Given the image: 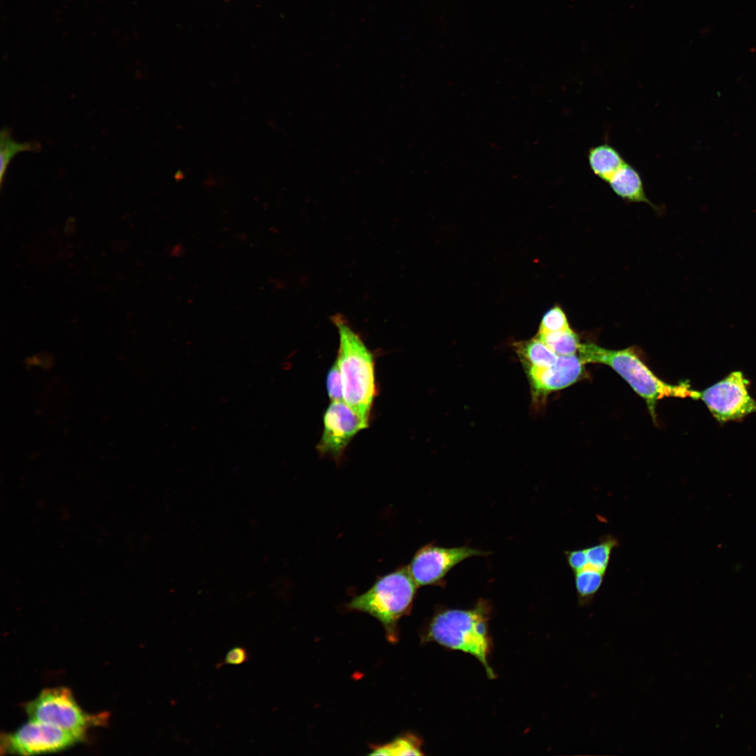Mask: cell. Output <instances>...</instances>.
Masks as SVG:
<instances>
[{"instance_id": "obj_1", "label": "cell", "mask_w": 756, "mask_h": 756, "mask_svg": "<svg viewBox=\"0 0 756 756\" xmlns=\"http://www.w3.org/2000/svg\"><path fill=\"white\" fill-rule=\"evenodd\" d=\"M339 335L338 362L344 402L369 425L376 396L374 358L360 336L341 314L331 317Z\"/></svg>"}, {"instance_id": "obj_20", "label": "cell", "mask_w": 756, "mask_h": 756, "mask_svg": "<svg viewBox=\"0 0 756 756\" xmlns=\"http://www.w3.org/2000/svg\"><path fill=\"white\" fill-rule=\"evenodd\" d=\"M326 388L331 402L344 401L341 374L337 359L327 373Z\"/></svg>"}, {"instance_id": "obj_13", "label": "cell", "mask_w": 756, "mask_h": 756, "mask_svg": "<svg viewBox=\"0 0 756 756\" xmlns=\"http://www.w3.org/2000/svg\"><path fill=\"white\" fill-rule=\"evenodd\" d=\"M517 353L527 369L531 367H550L558 360L559 356L537 337L515 344Z\"/></svg>"}, {"instance_id": "obj_2", "label": "cell", "mask_w": 756, "mask_h": 756, "mask_svg": "<svg viewBox=\"0 0 756 756\" xmlns=\"http://www.w3.org/2000/svg\"><path fill=\"white\" fill-rule=\"evenodd\" d=\"M490 610L489 602L480 599L470 610L441 611L431 620L424 640L473 655L482 664L488 676L493 678L494 672L488 663L491 646L488 632Z\"/></svg>"}, {"instance_id": "obj_7", "label": "cell", "mask_w": 756, "mask_h": 756, "mask_svg": "<svg viewBox=\"0 0 756 756\" xmlns=\"http://www.w3.org/2000/svg\"><path fill=\"white\" fill-rule=\"evenodd\" d=\"M83 737L49 724L29 720L15 732L1 738V750L20 755L59 751Z\"/></svg>"}, {"instance_id": "obj_4", "label": "cell", "mask_w": 756, "mask_h": 756, "mask_svg": "<svg viewBox=\"0 0 756 756\" xmlns=\"http://www.w3.org/2000/svg\"><path fill=\"white\" fill-rule=\"evenodd\" d=\"M418 587L407 566H400L379 578L368 591L354 597L347 607L377 619L384 627L387 640L396 643L398 621L410 613Z\"/></svg>"}, {"instance_id": "obj_5", "label": "cell", "mask_w": 756, "mask_h": 756, "mask_svg": "<svg viewBox=\"0 0 756 756\" xmlns=\"http://www.w3.org/2000/svg\"><path fill=\"white\" fill-rule=\"evenodd\" d=\"M29 720L49 724L83 737L85 729L101 717L85 713L64 687L43 690L25 708Z\"/></svg>"}, {"instance_id": "obj_14", "label": "cell", "mask_w": 756, "mask_h": 756, "mask_svg": "<svg viewBox=\"0 0 756 756\" xmlns=\"http://www.w3.org/2000/svg\"><path fill=\"white\" fill-rule=\"evenodd\" d=\"M618 544L619 542L616 538L607 535L601 537L597 543L584 547L586 561L581 569L589 568L606 573L610 564L612 552Z\"/></svg>"}, {"instance_id": "obj_6", "label": "cell", "mask_w": 756, "mask_h": 756, "mask_svg": "<svg viewBox=\"0 0 756 756\" xmlns=\"http://www.w3.org/2000/svg\"><path fill=\"white\" fill-rule=\"evenodd\" d=\"M748 385L742 372H732L701 391L700 398L718 421L741 420L756 412V400L749 395Z\"/></svg>"}, {"instance_id": "obj_18", "label": "cell", "mask_w": 756, "mask_h": 756, "mask_svg": "<svg viewBox=\"0 0 756 756\" xmlns=\"http://www.w3.org/2000/svg\"><path fill=\"white\" fill-rule=\"evenodd\" d=\"M370 755H422L421 741L412 734L397 737L392 741L374 746Z\"/></svg>"}, {"instance_id": "obj_15", "label": "cell", "mask_w": 756, "mask_h": 756, "mask_svg": "<svg viewBox=\"0 0 756 756\" xmlns=\"http://www.w3.org/2000/svg\"><path fill=\"white\" fill-rule=\"evenodd\" d=\"M573 574L578 605L582 607L588 606L600 589L606 573L583 568Z\"/></svg>"}, {"instance_id": "obj_17", "label": "cell", "mask_w": 756, "mask_h": 756, "mask_svg": "<svg viewBox=\"0 0 756 756\" xmlns=\"http://www.w3.org/2000/svg\"><path fill=\"white\" fill-rule=\"evenodd\" d=\"M536 337L558 356L574 355L580 346L578 336L571 328L554 332H538Z\"/></svg>"}, {"instance_id": "obj_21", "label": "cell", "mask_w": 756, "mask_h": 756, "mask_svg": "<svg viewBox=\"0 0 756 756\" xmlns=\"http://www.w3.org/2000/svg\"><path fill=\"white\" fill-rule=\"evenodd\" d=\"M249 659L247 650L241 646L233 647L225 654L224 658L218 662L216 667L224 665L238 666L246 662Z\"/></svg>"}, {"instance_id": "obj_12", "label": "cell", "mask_w": 756, "mask_h": 756, "mask_svg": "<svg viewBox=\"0 0 756 756\" xmlns=\"http://www.w3.org/2000/svg\"><path fill=\"white\" fill-rule=\"evenodd\" d=\"M589 166L600 179L609 183L626 161L620 153L608 144L592 147L588 151Z\"/></svg>"}, {"instance_id": "obj_11", "label": "cell", "mask_w": 756, "mask_h": 756, "mask_svg": "<svg viewBox=\"0 0 756 756\" xmlns=\"http://www.w3.org/2000/svg\"><path fill=\"white\" fill-rule=\"evenodd\" d=\"M608 183L612 190L622 199L631 202H644L657 209L645 195L640 174L626 162Z\"/></svg>"}, {"instance_id": "obj_3", "label": "cell", "mask_w": 756, "mask_h": 756, "mask_svg": "<svg viewBox=\"0 0 756 756\" xmlns=\"http://www.w3.org/2000/svg\"><path fill=\"white\" fill-rule=\"evenodd\" d=\"M578 352L584 364H606L616 371L645 400L653 419L657 400L665 396L700 398L701 392L691 389L687 382L671 385L659 379L631 349L612 350L584 343Z\"/></svg>"}, {"instance_id": "obj_9", "label": "cell", "mask_w": 756, "mask_h": 756, "mask_svg": "<svg viewBox=\"0 0 756 756\" xmlns=\"http://www.w3.org/2000/svg\"><path fill=\"white\" fill-rule=\"evenodd\" d=\"M368 427L344 402H331L323 416V430L317 445L321 455L339 459L353 437Z\"/></svg>"}, {"instance_id": "obj_10", "label": "cell", "mask_w": 756, "mask_h": 756, "mask_svg": "<svg viewBox=\"0 0 756 756\" xmlns=\"http://www.w3.org/2000/svg\"><path fill=\"white\" fill-rule=\"evenodd\" d=\"M584 363L575 354L559 356L550 367H531L526 370L534 399H542L549 393L576 382L583 371Z\"/></svg>"}, {"instance_id": "obj_8", "label": "cell", "mask_w": 756, "mask_h": 756, "mask_svg": "<svg viewBox=\"0 0 756 756\" xmlns=\"http://www.w3.org/2000/svg\"><path fill=\"white\" fill-rule=\"evenodd\" d=\"M488 554L465 545L443 547L429 543L415 553L407 568L418 586H443L446 575L456 564L467 558Z\"/></svg>"}, {"instance_id": "obj_19", "label": "cell", "mask_w": 756, "mask_h": 756, "mask_svg": "<svg viewBox=\"0 0 756 756\" xmlns=\"http://www.w3.org/2000/svg\"><path fill=\"white\" fill-rule=\"evenodd\" d=\"M566 316L559 306L547 310L542 318L539 332H554L570 329Z\"/></svg>"}, {"instance_id": "obj_16", "label": "cell", "mask_w": 756, "mask_h": 756, "mask_svg": "<svg viewBox=\"0 0 756 756\" xmlns=\"http://www.w3.org/2000/svg\"><path fill=\"white\" fill-rule=\"evenodd\" d=\"M41 144L38 141L18 142L11 136V130L4 127L0 133V181L2 185L8 166L13 157L20 152L39 151Z\"/></svg>"}]
</instances>
